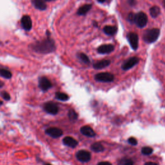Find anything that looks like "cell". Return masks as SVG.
Listing matches in <instances>:
<instances>
[{
  "label": "cell",
  "mask_w": 165,
  "mask_h": 165,
  "mask_svg": "<svg viewBox=\"0 0 165 165\" xmlns=\"http://www.w3.org/2000/svg\"><path fill=\"white\" fill-rule=\"evenodd\" d=\"M31 48L32 51L37 53L46 54L55 51L56 45H55L54 40L50 38L49 36H48L47 38L32 44Z\"/></svg>",
  "instance_id": "cell-1"
},
{
  "label": "cell",
  "mask_w": 165,
  "mask_h": 165,
  "mask_svg": "<svg viewBox=\"0 0 165 165\" xmlns=\"http://www.w3.org/2000/svg\"><path fill=\"white\" fill-rule=\"evenodd\" d=\"M160 35V30L159 28H152L146 30L143 34V40L147 43H153L156 42Z\"/></svg>",
  "instance_id": "cell-2"
},
{
  "label": "cell",
  "mask_w": 165,
  "mask_h": 165,
  "mask_svg": "<svg viewBox=\"0 0 165 165\" xmlns=\"http://www.w3.org/2000/svg\"><path fill=\"white\" fill-rule=\"evenodd\" d=\"M147 23L148 17L144 13H143V12H139V13L136 14L134 23H135L139 28L144 27Z\"/></svg>",
  "instance_id": "cell-3"
},
{
  "label": "cell",
  "mask_w": 165,
  "mask_h": 165,
  "mask_svg": "<svg viewBox=\"0 0 165 165\" xmlns=\"http://www.w3.org/2000/svg\"><path fill=\"white\" fill-rule=\"evenodd\" d=\"M96 81L102 83H111L114 80V76L109 72H101L95 76Z\"/></svg>",
  "instance_id": "cell-4"
},
{
  "label": "cell",
  "mask_w": 165,
  "mask_h": 165,
  "mask_svg": "<svg viewBox=\"0 0 165 165\" xmlns=\"http://www.w3.org/2000/svg\"><path fill=\"white\" fill-rule=\"evenodd\" d=\"M126 39L132 49L136 51L139 47L138 35L134 32H128L126 34Z\"/></svg>",
  "instance_id": "cell-5"
},
{
  "label": "cell",
  "mask_w": 165,
  "mask_h": 165,
  "mask_svg": "<svg viewBox=\"0 0 165 165\" xmlns=\"http://www.w3.org/2000/svg\"><path fill=\"white\" fill-rule=\"evenodd\" d=\"M76 157L79 161L81 163H88L91 159V154L87 150H79L76 153Z\"/></svg>",
  "instance_id": "cell-6"
},
{
  "label": "cell",
  "mask_w": 165,
  "mask_h": 165,
  "mask_svg": "<svg viewBox=\"0 0 165 165\" xmlns=\"http://www.w3.org/2000/svg\"><path fill=\"white\" fill-rule=\"evenodd\" d=\"M44 111L49 114L56 115L59 112V107L54 102H47L43 105Z\"/></svg>",
  "instance_id": "cell-7"
},
{
  "label": "cell",
  "mask_w": 165,
  "mask_h": 165,
  "mask_svg": "<svg viewBox=\"0 0 165 165\" xmlns=\"http://www.w3.org/2000/svg\"><path fill=\"white\" fill-rule=\"evenodd\" d=\"M139 62V59L137 57H132L127 59L121 66V69L123 70H128L136 66Z\"/></svg>",
  "instance_id": "cell-8"
},
{
  "label": "cell",
  "mask_w": 165,
  "mask_h": 165,
  "mask_svg": "<svg viewBox=\"0 0 165 165\" xmlns=\"http://www.w3.org/2000/svg\"><path fill=\"white\" fill-rule=\"evenodd\" d=\"M39 87L43 92H47L52 87V83L47 77L43 76L39 79Z\"/></svg>",
  "instance_id": "cell-9"
},
{
  "label": "cell",
  "mask_w": 165,
  "mask_h": 165,
  "mask_svg": "<svg viewBox=\"0 0 165 165\" xmlns=\"http://www.w3.org/2000/svg\"><path fill=\"white\" fill-rule=\"evenodd\" d=\"M45 133L52 138H59L63 135V131L56 127L48 128L45 130Z\"/></svg>",
  "instance_id": "cell-10"
},
{
  "label": "cell",
  "mask_w": 165,
  "mask_h": 165,
  "mask_svg": "<svg viewBox=\"0 0 165 165\" xmlns=\"http://www.w3.org/2000/svg\"><path fill=\"white\" fill-rule=\"evenodd\" d=\"M21 24L22 28L24 30H27V31H29V30H31L32 28V20L30 19V17L27 15H25L22 17L21 20Z\"/></svg>",
  "instance_id": "cell-11"
},
{
  "label": "cell",
  "mask_w": 165,
  "mask_h": 165,
  "mask_svg": "<svg viewBox=\"0 0 165 165\" xmlns=\"http://www.w3.org/2000/svg\"><path fill=\"white\" fill-rule=\"evenodd\" d=\"M97 52L100 54H107L114 51V46L111 44L102 45L97 48Z\"/></svg>",
  "instance_id": "cell-12"
},
{
  "label": "cell",
  "mask_w": 165,
  "mask_h": 165,
  "mask_svg": "<svg viewBox=\"0 0 165 165\" xmlns=\"http://www.w3.org/2000/svg\"><path fill=\"white\" fill-rule=\"evenodd\" d=\"M63 143L65 146H67L72 148L76 147L78 144L77 141L70 136L65 137L63 139Z\"/></svg>",
  "instance_id": "cell-13"
},
{
  "label": "cell",
  "mask_w": 165,
  "mask_h": 165,
  "mask_svg": "<svg viewBox=\"0 0 165 165\" xmlns=\"http://www.w3.org/2000/svg\"><path fill=\"white\" fill-rule=\"evenodd\" d=\"M80 132L83 135L88 137H94L96 136V133L94 130L89 126H83L80 128Z\"/></svg>",
  "instance_id": "cell-14"
},
{
  "label": "cell",
  "mask_w": 165,
  "mask_h": 165,
  "mask_svg": "<svg viewBox=\"0 0 165 165\" xmlns=\"http://www.w3.org/2000/svg\"><path fill=\"white\" fill-rule=\"evenodd\" d=\"M110 64H111V61L110 60L103 59L95 63L93 65V67H94V69L96 70H100L104 68H106V67L110 65Z\"/></svg>",
  "instance_id": "cell-15"
},
{
  "label": "cell",
  "mask_w": 165,
  "mask_h": 165,
  "mask_svg": "<svg viewBox=\"0 0 165 165\" xmlns=\"http://www.w3.org/2000/svg\"><path fill=\"white\" fill-rule=\"evenodd\" d=\"M31 2L34 7L39 10H45L47 9V4L45 0H31Z\"/></svg>",
  "instance_id": "cell-16"
},
{
  "label": "cell",
  "mask_w": 165,
  "mask_h": 165,
  "mask_svg": "<svg viewBox=\"0 0 165 165\" xmlns=\"http://www.w3.org/2000/svg\"><path fill=\"white\" fill-rule=\"evenodd\" d=\"M92 9L91 4H85L81 7H79L77 10V14L79 16H84L86 15Z\"/></svg>",
  "instance_id": "cell-17"
},
{
  "label": "cell",
  "mask_w": 165,
  "mask_h": 165,
  "mask_svg": "<svg viewBox=\"0 0 165 165\" xmlns=\"http://www.w3.org/2000/svg\"><path fill=\"white\" fill-rule=\"evenodd\" d=\"M103 32L107 36H114L118 32V27L115 26L107 25L103 28Z\"/></svg>",
  "instance_id": "cell-18"
},
{
  "label": "cell",
  "mask_w": 165,
  "mask_h": 165,
  "mask_svg": "<svg viewBox=\"0 0 165 165\" xmlns=\"http://www.w3.org/2000/svg\"><path fill=\"white\" fill-rule=\"evenodd\" d=\"M90 148L93 152H96V153L102 152L104 151V150H105L103 146L100 143H98V142L94 143L92 144L90 146Z\"/></svg>",
  "instance_id": "cell-19"
},
{
  "label": "cell",
  "mask_w": 165,
  "mask_h": 165,
  "mask_svg": "<svg viewBox=\"0 0 165 165\" xmlns=\"http://www.w3.org/2000/svg\"><path fill=\"white\" fill-rule=\"evenodd\" d=\"M161 13L160 8L157 6H154L150 9V14L153 18H156Z\"/></svg>",
  "instance_id": "cell-20"
},
{
  "label": "cell",
  "mask_w": 165,
  "mask_h": 165,
  "mask_svg": "<svg viewBox=\"0 0 165 165\" xmlns=\"http://www.w3.org/2000/svg\"><path fill=\"white\" fill-rule=\"evenodd\" d=\"M0 76L9 79L12 77V73L7 69H0Z\"/></svg>",
  "instance_id": "cell-21"
},
{
  "label": "cell",
  "mask_w": 165,
  "mask_h": 165,
  "mask_svg": "<svg viewBox=\"0 0 165 165\" xmlns=\"http://www.w3.org/2000/svg\"><path fill=\"white\" fill-rule=\"evenodd\" d=\"M56 98L59 101H66L69 99V96L65 93L58 92L56 93Z\"/></svg>",
  "instance_id": "cell-22"
},
{
  "label": "cell",
  "mask_w": 165,
  "mask_h": 165,
  "mask_svg": "<svg viewBox=\"0 0 165 165\" xmlns=\"http://www.w3.org/2000/svg\"><path fill=\"white\" fill-rule=\"evenodd\" d=\"M77 58L80 59L82 62H83L85 64H89L90 62L88 57L84 53H82V52L78 53L77 54Z\"/></svg>",
  "instance_id": "cell-23"
},
{
  "label": "cell",
  "mask_w": 165,
  "mask_h": 165,
  "mask_svg": "<svg viewBox=\"0 0 165 165\" xmlns=\"http://www.w3.org/2000/svg\"><path fill=\"white\" fill-rule=\"evenodd\" d=\"M68 116L69 119L72 121H75L78 118L77 114L74 110H70L68 113Z\"/></svg>",
  "instance_id": "cell-24"
},
{
  "label": "cell",
  "mask_w": 165,
  "mask_h": 165,
  "mask_svg": "<svg viewBox=\"0 0 165 165\" xmlns=\"http://www.w3.org/2000/svg\"><path fill=\"white\" fill-rule=\"evenodd\" d=\"M141 153L143 155L149 156L153 153V149L150 146H144L141 149Z\"/></svg>",
  "instance_id": "cell-25"
},
{
  "label": "cell",
  "mask_w": 165,
  "mask_h": 165,
  "mask_svg": "<svg viewBox=\"0 0 165 165\" xmlns=\"http://www.w3.org/2000/svg\"><path fill=\"white\" fill-rule=\"evenodd\" d=\"M119 165H133V161L130 159H123L120 161Z\"/></svg>",
  "instance_id": "cell-26"
},
{
  "label": "cell",
  "mask_w": 165,
  "mask_h": 165,
  "mask_svg": "<svg viewBox=\"0 0 165 165\" xmlns=\"http://www.w3.org/2000/svg\"><path fill=\"white\" fill-rule=\"evenodd\" d=\"M0 95L3 97V98L5 100V101H9L10 99V94L7 92L6 91H3L1 93H0Z\"/></svg>",
  "instance_id": "cell-27"
},
{
  "label": "cell",
  "mask_w": 165,
  "mask_h": 165,
  "mask_svg": "<svg viewBox=\"0 0 165 165\" xmlns=\"http://www.w3.org/2000/svg\"><path fill=\"white\" fill-rule=\"evenodd\" d=\"M135 16L136 14H134L133 13H130L128 15L127 17V20L131 23H134V20H135Z\"/></svg>",
  "instance_id": "cell-28"
},
{
  "label": "cell",
  "mask_w": 165,
  "mask_h": 165,
  "mask_svg": "<svg viewBox=\"0 0 165 165\" xmlns=\"http://www.w3.org/2000/svg\"><path fill=\"white\" fill-rule=\"evenodd\" d=\"M128 143L133 145V146H136L137 144V140L135 137H131L128 139Z\"/></svg>",
  "instance_id": "cell-29"
},
{
  "label": "cell",
  "mask_w": 165,
  "mask_h": 165,
  "mask_svg": "<svg viewBox=\"0 0 165 165\" xmlns=\"http://www.w3.org/2000/svg\"><path fill=\"white\" fill-rule=\"evenodd\" d=\"M97 165H112V164L108 161H101L99 162Z\"/></svg>",
  "instance_id": "cell-30"
},
{
  "label": "cell",
  "mask_w": 165,
  "mask_h": 165,
  "mask_svg": "<svg viewBox=\"0 0 165 165\" xmlns=\"http://www.w3.org/2000/svg\"><path fill=\"white\" fill-rule=\"evenodd\" d=\"M127 2H128V3L130 6H134L136 3V0H127Z\"/></svg>",
  "instance_id": "cell-31"
},
{
  "label": "cell",
  "mask_w": 165,
  "mask_h": 165,
  "mask_svg": "<svg viewBox=\"0 0 165 165\" xmlns=\"http://www.w3.org/2000/svg\"><path fill=\"white\" fill-rule=\"evenodd\" d=\"M144 165H159V164L156 163H154V162H147L144 164Z\"/></svg>",
  "instance_id": "cell-32"
},
{
  "label": "cell",
  "mask_w": 165,
  "mask_h": 165,
  "mask_svg": "<svg viewBox=\"0 0 165 165\" xmlns=\"http://www.w3.org/2000/svg\"><path fill=\"white\" fill-rule=\"evenodd\" d=\"M3 85H4V83L2 81H0V88H2L3 87Z\"/></svg>",
  "instance_id": "cell-33"
},
{
  "label": "cell",
  "mask_w": 165,
  "mask_h": 165,
  "mask_svg": "<svg viewBox=\"0 0 165 165\" xmlns=\"http://www.w3.org/2000/svg\"><path fill=\"white\" fill-rule=\"evenodd\" d=\"M93 25H94V26L95 27H97V26H98V25H97V23L96 22V21H94V23H93Z\"/></svg>",
  "instance_id": "cell-34"
},
{
  "label": "cell",
  "mask_w": 165,
  "mask_h": 165,
  "mask_svg": "<svg viewBox=\"0 0 165 165\" xmlns=\"http://www.w3.org/2000/svg\"><path fill=\"white\" fill-rule=\"evenodd\" d=\"M97 2H98L99 3H104V2H105L106 1V0H97Z\"/></svg>",
  "instance_id": "cell-35"
},
{
  "label": "cell",
  "mask_w": 165,
  "mask_h": 165,
  "mask_svg": "<svg viewBox=\"0 0 165 165\" xmlns=\"http://www.w3.org/2000/svg\"><path fill=\"white\" fill-rule=\"evenodd\" d=\"M43 165H52V164L48 163H43Z\"/></svg>",
  "instance_id": "cell-36"
},
{
  "label": "cell",
  "mask_w": 165,
  "mask_h": 165,
  "mask_svg": "<svg viewBox=\"0 0 165 165\" xmlns=\"http://www.w3.org/2000/svg\"><path fill=\"white\" fill-rule=\"evenodd\" d=\"M3 101H0V106H2L3 105Z\"/></svg>",
  "instance_id": "cell-37"
},
{
  "label": "cell",
  "mask_w": 165,
  "mask_h": 165,
  "mask_svg": "<svg viewBox=\"0 0 165 165\" xmlns=\"http://www.w3.org/2000/svg\"><path fill=\"white\" fill-rule=\"evenodd\" d=\"M45 2H52V1H54V0H45Z\"/></svg>",
  "instance_id": "cell-38"
},
{
  "label": "cell",
  "mask_w": 165,
  "mask_h": 165,
  "mask_svg": "<svg viewBox=\"0 0 165 165\" xmlns=\"http://www.w3.org/2000/svg\"><path fill=\"white\" fill-rule=\"evenodd\" d=\"M163 5H164V7H165V0H164V1H163Z\"/></svg>",
  "instance_id": "cell-39"
}]
</instances>
